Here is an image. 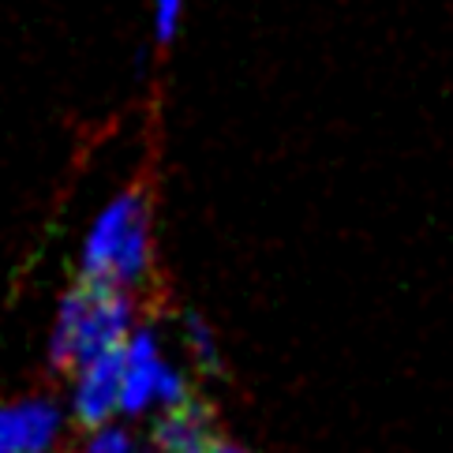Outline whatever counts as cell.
I'll return each mask as SVG.
<instances>
[{
  "mask_svg": "<svg viewBox=\"0 0 453 453\" xmlns=\"http://www.w3.org/2000/svg\"><path fill=\"white\" fill-rule=\"evenodd\" d=\"M79 278L139 293L154 278V210L142 188L117 191L79 244Z\"/></svg>",
  "mask_w": 453,
  "mask_h": 453,
  "instance_id": "obj_1",
  "label": "cell"
},
{
  "mask_svg": "<svg viewBox=\"0 0 453 453\" xmlns=\"http://www.w3.org/2000/svg\"><path fill=\"white\" fill-rule=\"evenodd\" d=\"M135 326L139 303L132 288L79 278L57 303L50 342H45V360L53 371L68 375L72 367L124 345Z\"/></svg>",
  "mask_w": 453,
  "mask_h": 453,
  "instance_id": "obj_2",
  "label": "cell"
},
{
  "mask_svg": "<svg viewBox=\"0 0 453 453\" xmlns=\"http://www.w3.org/2000/svg\"><path fill=\"white\" fill-rule=\"evenodd\" d=\"M191 379L180 364H173L165 337L154 322H139L124 342V375H120V419H147L161 409L184 404Z\"/></svg>",
  "mask_w": 453,
  "mask_h": 453,
  "instance_id": "obj_3",
  "label": "cell"
},
{
  "mask_svg": "<svg viewBox=\"0 0 453 453\" xmlns=\"http://www.w3.org/2000/svg\"><path fill=\"white\" fill-rule=\"evenodd\" d=\"M68 427V404L53 394L0 401V453H60Z\"/></svg>",
  "mask_w": 453,
  "mask_h": 453,
  "instance_id": "obj_4",
  "label": "cell"
},
{
  "mask_svg": "<svg viewBox=\"0 0 453 453\" xmlns=\"http://www.w3.org/2000/svg\"><path fill=\"white\" fill-rule=\"evenodd\" d=\"M120 375H124V345L68 371V397H64V404H68V416L79 431L120 419Z\"/></svg>",
  "mask_w": 453,
  "mask_h": 453,
  "instance_id": "obj_5",
  "label": "cell"
},
{
  "mask_svg": "<svg viewBox=\"0 0 453 453\" xmlns=\"http://www.w3.org/2000/svg\"><path fill=\"white\" fill-rule=\"evenodd\" d=\"M218 442L214 412L199 397H188L184 404L161 409L150 416V449L154 453H206Z\"/></svg>",
  "mask_w": 453,
  "mask_h": 453,
  "instance_id": "obj_6",
  "label": "cell"
},
{
  "mask_svg": "<svg viewBox=\"0 0 453 453\" xmlns=\"http://www.w3.org/2000/svg\"><path fill=\"white\" fill-rule=\"evenodd\" d=\"M180 337H184L188 360L196 364L203 375H218V371H221V345H218L214 326H210L199 311H188L180 319Z\"/></svg>",
  "mask_w": 453,
  "mask_h": 453,
  "instance_id": "obj_7",
  "label": "cell"
},
{
  "mask_svg": "<svg viewBox=\"0 0 453 453\" xmlns=\"http://www.w3.org/2000/svg\"><path fill=\"white\" fill-rule=\"evenodd\" d=\"M135 449H139L135 431L127 424H120V419L87 427L83 439H79V446H75V453H135Z\"/></svg>",
  "mask_w": 453,
  "mask_h": 453,
  "instance_id": "obj_8",
  "label": "cell"
},
{
  "mask_svg": "<svg viewBox=\"0 0 453 453\" xmlns=\"http://www.w3.org/2000/svg\"><path fill=\"white\" fill-rule=\"evenodd\" d=\"M188 0H150V19H154V38L165 45L176 38V30L184 23Z\"/></svg>",
  "mask_w": 453,
  "mask_h": 453,
  "instance_id": "obj_9",
  "label": "cell"
},
{
  "mask_svg": "<svg viewBox=\"0 0 453 453\" xmlns=\"http://www.w3.org/2000/svg\"><path fill=\"white\" fill-rule=\"evenodd\" d=\"M206 453H251V449H244V446H233V442H221V439H218V442L210 446Z\"/></svg>",
  "mask_w": 453,
  "mask_h": 453,
  "instance_id": "obj_10",
  "label": "cell"
},
{
  "mask_svg": "<svg viewBox=\"0 0 453 453\" xmlns=\"http://www.w3.org/2000/svg\"><path fill=\"white\" fill-rule=\"evenodd\" d=\"M135 453H154V449H142V446H139V449H135Z\"/></svg>",
  "mask_w": 453,
  "mask_h": 453,
  "instance_id": "obj_11",
  "label": "cell"
}]
</instances>
